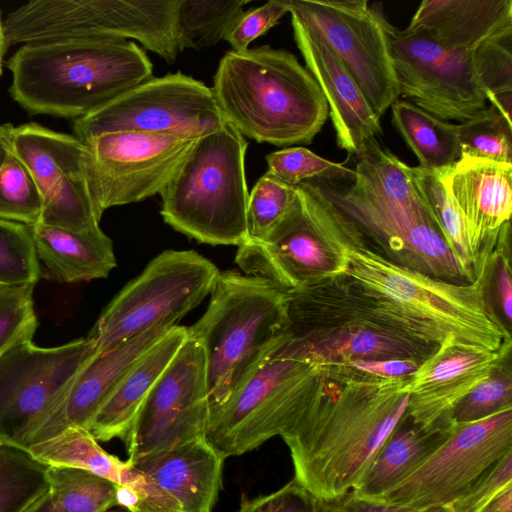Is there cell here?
<instances>
[{"instance_id": "6da1fadb", "label": "cell", "mask_w": 512, "mask_h": 512, "mask_svg": "<svg viewBox=\"0 0 512 512\" xmlns=\"http://www.w3.org/2000/svg\"><path fill=\"white\" fill-rule=\"evenodd\" d=\"M317 397L283 441L294 479L315 499L358 488L379 449L406 418L408 377L364 373L349 365L322 366Z\"/></svg>"}, {"instance_id": "7a4b0ae2", "label": "cell", "mask_w": 512, "mask_h": 512, "mask_svg": "<svg viewBox=\"0 0 512 512\" xmlns=\"http://www.w3.org/2000/svg\"><path fill=\"white\" fill-rule=\"evenodd\" d=\"M484 261L471 283H453L402 267L367 240L346 252L343 276L380 314L410 338L438 346L447 338L492 351L511 348V335L485 292Z\"/></svg>"}, {"instance_id": "3957f363", "label": "cell", "mask_w": 512, "mask_h": 512, "mask_svg": "<svg viewBox=\"0 0 512 512\" xmlns=\"http://www.w3.org/2000/svg\"><path fill=\"white\" fill-rule=\"evenodd\" d=\"M9 93L30 114L80 118L153 77L135 42L54 39L26 43L7 61Z\"/></svg>"}, {"instance_id": "277c9868", "label": "cell", "mask_w": 512, "mask_h": 512, "mask_svg": "<svg viewBox=\"0 0 512 512\" xmlns=\"http://www.w3.org/2000/svg\"><path fill=\"white\" fill-rule=\"evenodd\" d=\"M211 88L225 121L244 137L277 147L309 144L329 108L314 77L287 50L268 45L227 52Z\"/></svg>"}, {"instance_id": "5b68a950", "label": "cell", "mask_w": 512, "mask_h": 512, "mask_svg": "<svg viewBox=\"0 0 512 512\" xmlns=\"http://www.w3.org/2000/svg\"><path fill=\"white\" fill-rule=\"evenodd\" d=\"M209 295L206 311L187 328L204 353L213 408L289 338L288 293L264 279L225 270L219 271Z\"/></svg>"}, {"instance_id": "8992f818", "label": "cell", "mask_w": 512, "mask_h": 512, "mask_svg": "<svg viewBox=\"0 0 512 512\" xmlns=\"http://www.w3.org/2000/svg\"><path fill=\"white\" fill-rule=\"evenodd\" d=\"M288 340L280 350L318 366L354 360L422 363L437 346L418 342L338 276L288 293Z\"/></svg>"}, {"instance_id": "52a82bcc", "label": "cell", "mask_w": 512, "mask_h": 512, "mask_svg": "<svg viewBox=\"0 0 512 512\" xmlns=\"http://www.w3.org/2000/svg\"><path fill=\"white\" fill-rule=\"evenodd\" d=\"M246 149L244 136L227 121L197 138L160 193L164 222L201 243L242 245L249 199Z\"/></svg>"}, {"instance_id": "ba28073f", "label": "cell", "mask_w": 512, "mask_h": 512, "mask_svg": "<svg viewBox=\"0 0 512 512\" xmlns=\"http://www.w3.org/2000/svg\"><path fill=\"white\" fill-rule=\"evenodd\" d=\"M364 241L354 223L310 180L296 186L292 207L264 239L238 247L235 262L244 274L290 293L341 276L347 250Z\"/></svg>"}, {"instance_id": "9c48e42d", "label": "cell", "mask_w": 512, "mask_h": 512, "mask_svg": "<svg viewBox=\"0 0 512 512\" xmlns=\"http://www.w3.org/2000/svg\"><path fill=\"white\" fill-rule=\"evenodd\" d=\"M280 347L226 401L209 410L205 437L225 459L275 436H289L317 397L323 367Z\"/></svg>"}, {"instance_id": "30bf717a", "label": "cell", "mask_w": 512, "mask_h": 512, "mask_svg": "<svg viewBox=\"0 0 512 512\" xmlns=\"http://www.w3.org/2000/svg\"><path fill=\"white\" fill-rule=\"evenodd\" d=\"M313 181L388 260L453 283L475 280L476 274L448 246L429 202L401 203L354 181Z\"/></svg>"}, {"instance_id": "8fae6325", "label": "cell", "mask_w": 512, "mask_h": 512, "mask_svg": "<svg viewBox=\"0 0 512 512\" xmlns=\"http://www.w3.org/2000/svg\"><path fill=\"white\" fill-rule=\"evenodd\" d=\"M219 273L193 250H166L106 306L87 337L104 353L161 325L174 326L210 294Z\"/></svg>"}, {"instance_id": "7c38bea8", "label": "cell", "mask_w": 512, "mask_h": 512, "mask_svg": "<svg viewBox=\"0 0 512 512\" xmlns=\"http://www.w3.org/2000/svg\"><path fill=\"white\" fill-rule=\"evenodd\" d=\"M289 13L335 54L379 118L399 99L392 24L380 9L366 0H289Z\"/></svg>"}, {"instance_id": "4fadbf2b", "label": "cell", "mask_w": 512, "mask_h": 512, "mask_svg": "<svg viewBox=\"0 0 512 512\" xmlns=\"http://www.w3.org/2000/svg\"><path fill=\"white\" fill-rule=\"evenodd\" d=\"M225 122L210 87L181 72L142 82L73 122L81 142L115 131L199 138Z\"/></svg>"}, {"instance_id": "5bb4252c", "label": "cell", "mask_w": 512, "mask_h": 512, "mask_svg": "<svg viewBox=\"0 0 512 512\" xmlns=\"http://www.w3.org/2000/svg\"><path fill=\"white\" fill-rule=\"evenodd\" d=\"M196 140L115 131L82 142L86 182L98 218L108 208L160 194Z\"/></svg>"}, {"instance_id": "9a60e30c", "label": "cell", "mask_w": 512, "mask_h": 512, "mask_svg": "<svg viewBox=\"0 0 512 512\" xmlns=\"http://www.w3.org/2000/svg\"><path fill=\"white\" fill-rule=\"evenodd\" d=\"M512 451V407L451 423L445 441L408 477L370 500L408 507L450 506L485 471Z\"/></svg>"}, {"instance_id": "2e32d148", "label": "cell", "mask_w": 512, "mask_h": 512, "mask_svg": "<svg viewBox=\"0 0 512 512\" xmlns=\"http://www.w3.org/2000/svg\"><path fill=\"white\" fill-rule=\"evenodd\" d=\"M389 47L399 95L434 117L461 123L487 107L473 52L447 48L424 32L389 30Z\"/></svg>"}, {"instance_id": "e0dca14e", "label": "cell", "mask_w": 512, "mask_h": 512, "mask_svg": "<svg viewBox=\"0 0 512 512\" xmlns=\"http://www.w3.org/2000/svg\"><path fill=\"white\" fill-rule=\"evenodd\" d=\"M205 358L189 335L154 384L124 438L128 461L205 437L209 418Z\"/></svg>"}, {"instance_id": "ac0fdd59", "label": "cell", "mask_w": 512, "mask_h": 512, "mask_svg": "<svg viewBox=\"0 0 512 512\" xmlns=\"http://www.w3.org/2000/svg\"><path fill=\"white\" fill-rule=\"evenodd\" d=\"M94 355L86 336L56 347L26 341L0 357V441L15 445Z\"/></svg>"}, {"instance_id": "d6986e66", "label": "cell", "mask_w": 512, "mask_h": 512, "mask_svg": "<svg viewBox=\"0 0 512 512\" xmlns=\"http://www.w3.org/2000/svg\"><path fill=\"white\" fill-rule=\"evenodd\" d=\"M11 149L41 193L40 223L74 231L100 227L84 172V144L78 138L30 122L14 126Z\"/></svg>"}, {"instance_id": "ffe728a7", "label": "cell", "mask_w": 512, "mask_h": 512, "mask_svg": "<svg viewBox=\"0 0 512 512\" xmlns=\"http://www.w3.org/2000/svg\"><path fill=\"white\" fill-rule=\"evenodd\" d=\"M510 349L492 351L447 338L407 378V418L427 431L448 428L457 404L490 376Z\"/></svg>"}, {"instance_id": "44dd1931", "label": "cell", "mask_w": 512, "mask_h": 512, "mask_svg": "<svg viewBox=\"0 0 512 512\" xmlns=\"http://www.w3.org/2000/svg\"><path fill=\"white\" fill-rule=\"evenodd\" d=\"M173 326L161 325L94 355L55 402L15 444L26 448L68 427L90 424L134 364Z\"/></svg>"}, {"instance_id": "7402d4cb", "label": "cell", "mask_w": 512, "mask_h": 512, "mask_svg": "<svg viewBox=\"0 0 512 512\" xmlns=\"http://www.w3.org/2000/svg\"><path fill=\"white\" fill-rule=\"evenodd\" d=\"M295 42L307 70L316 80L329 108L337 145L348 156L362 159L382 146L380 118L335 54L291 17Z\"/></svg>"}, {"instance_id": "603a6c76", "label": "cell", "mask_w": 512, "mask_h": 512, "mask_svg": "<svg viewBox=\"0 0 512 512\" xmlns=\"http://www.w3.org/2000/svg\"><path fill=\"white\" fill-rule=\"evenodd\" d=\"M459 206L476 252L497 244L502 226L512 212V163L461 156L451 167L439 170Z\"/></svg>"}, {"instance_id": "cb8c5ba5", "label": "cell", "mask_w": 512, "mask_h": 512, "mask_svg": "<svg viewBox=\"0 0 512 512\" xmlns=\"http://www.w3.org/2000/svg\"><path fill=\"white\" fill-rule=\"evenodd\" d=\"M224 460L201 437L133 464L175 498L182 512H212L222 486Z\"/></svg>"}, {"instance_id": "d4e9b609", "label": "cell", "mask_w": 512, "mask_h": 512, "mask_svg": "<svg viewBox=\"0 0 512 512\" xmlns=\"http://www.w3.org/2000/svg\"><path fill=\"white\" fill-rule=\"evenodd\" d=\"M510 25L512 0H425L408 27L447 48L472 53Z\"/></svg>"}, {"instance_id": "484cf974", "label": "cell", "mask_w": 512, "mask_h": 512, "mask_svg": "<svg viewBox=\"0 0 512 512\" xmlns=\"http://www.w3.org/2000/svg\"><path fill=\"white\" fill-rule=\"evenodd\" d=\"M187 337V327L174 325L134 364L90 424L98 441L124 440L146 396Z\"/></svg>"}, {"instance_id": "4316f807", "label": "cell", "mask_w": 512, "mask_h": 512, "mask_svg": "<svg viewBox=\"0 0 512 512\" xmlns=\"http://www.w3.org/2000/svg\"><path fill=\"white\" fill-rule=\"evenodd\" d=\"M32 230L38 259L52 280L75 283L106 278L117 264L112 240L100 227L74 231L38 223Z\"/></svg>"}, {"instance_id": "83f0119b", "label": "cell", "mask_w": 512, "mask_h": 512, "mask_svg": "<svg viewBox=\"0 0 512 512\" xmlns=\"http://www.w3.org/2000/svg\"><path fill=\"white\" fill-rule=\"evenodd\" d=\"M449 433L450 426L427 431L406 416L379 449L361 484L351 492L365 500L382 495L416 470Z\"/></svg>"}, {"instance_id": "f1b7e54d", "label": "cell", "mask_w": 512, "mask_h": 512, "mask_svg": "<svg viewBox=\"0 0 512 512\" xmlns=\"http://www.w3.org/2000/svg\"><path fill=\"white\" fill-rule=\"evenodd\" d=\"M392 123L425 170H443L461 158L458 124L440 120L416 105L397 99Z\"/></svg>"}, {"instance_id": "f546056e", "label": "cell", "mask_w": 512, "mask_h": 512, "mask_svg": "<svg viewBox=\"0 0 512 512\" xmlns=\"http://www.w3.org/2000/svg\"><path fill=\"white\" fill-rule=\"evenodd\" d=\"M247 0H177L174 32L178 51L200 50L224 40Z\"/></svg>"}, {"instance_id": "4dcf8cb0", "label": "cell", "mask_w": 512, "mask_h": 512, "mask_svg": "<svg viewBox=\"0 0 512 512\" xmlns=\"http://www.w3.org/2000/svg\"><path fill=\"white\" fill-rule=\"evenodd\" d=\"M25 449L46 466L82 469L109 481L114 479L122 463L104 450L89 430L81 427H68Z\"/></svg>"}, {"instance_id": "1f68e13d", "label": "cell", "mask_w": 512, "mask_h": 512, "mask_svg": "<svg viewBox=\"0 0 512 512\" xmlns=\"http://www.w3.org/2000/svg\"><path fill=\"white\" fill-rule=\"evenodd\" d=\"M46 481L56 512H106L117 507V485L89 471L47 466Z\"/></svg>"}, {"instance_id": "d6a6232c", "label": "cell", "mask_w": 512, "mask_h": 512, "mask_svg": "<svg viewBox=\"0 0 512 512\" xmlns=\"http://www.w3.org/2000/svg\"><path fill=\"white\" fill-rule=\"evenodd\" d=\"M418 183L439 222L441 232L452 250L476 275L481 257L473 247L466 220L444 183L439 170L414 167Z\"/></svg>"}, {"instance_id": "836d02e7", "label": "cell", "mask_w": 512, "mask_h": 512, "mask_svg": "<svg viewBox=\"0 0 512 512\" xmlns=\"http://www.w3.org/2000/svg\"><path fill=\"white\" fill-rule=\"evenodd\" d=\"M46 470L26 449L0 443V512H22L42 494Z\"/></svg>"}, {"instance_id": "e575fe53", "label": "cell", "mask_w": 512, "mask_h": 512, "mask_svg": "<svg viewBox=\"0 0 512 512\" xmlns=\"http://www.w3.org/2000/svg\"><path fill=\"white\" fill-rule=\"evenodd\" d=\"M512 25L483 42L473 60L487 102L511 118L512 92Z\"/></svg>"}, {"instance_id": "d590c367", "label": "cell", "mask_w": 512, "mask_h": 512, "mask_svg": "<svg viewBox=\"0 0 512 512\" xmlns=\"http://www.w3.org/2000/svg\"><path fill=\"white\" fill-rule=\"evenodd\" d=\"M461 156L512 163V123L495 106L458 124Z\"/></svg>"}, {"instance_id": "8d00e7d4", "label": "cell", "mask_w": 512, "mask_h": 512, "mask_svg": "<svg viewBox=\"0 0 512 512\" xmlns=\"http://www.w3.org/2000/svg\"><path fill=\"white\" fill-rule=\"evenodd\" d=\"M43 199L25 164L12 152L0 167V219L34 226L41 221Z\"/></svg>"}, {"instance_id": "74e56055", "label": "cell", "mask_w": 512, "mask_h": 512, "mask_svg": "<svg viewBox=\"0 0 512 512\" xmlns=\"http://www.w3.org/2000/svg\"><path fill=\"white\" fill-rule=\"evenodd\" d=\"M40 276L32 226L0 219V289L35 285Z\"/></svg>"}, {"instance_id": "f35d334b", "label": "cell", "mask_w": 512, "mask_h": 512, "mask_svg": "<svg viewBox=\"0 0 512 512\" xmlns=\"http://www.w3.org/2000/svg\"><path fill=\"white\" fill-rule=\"evenodd\" d=\"M295 199L296 186L285 184L268 172L263 174L249 193L245 242L264 239L288 213Z\"/></svg>"}, {"instance_id": "ab89813d", "label": "cell", "mask_w": 512, "mask_h": 512, "mask_svg": "<svg viewBox=\"0 0 512 512\" xmlns=\"http://www.w3.org/2000/svg\"><path fill=\"white\" fill-rule=\"evenodd\" d=\"M267 172L290 186L305 181H352L354 169L318 156L305 147H287L266 156Z\"/></svg>"}, {"instance_id": "60d3db41", "label": "cell", "mask_w": 512, "mask_h": 512, "mask_svg": "<svg viewBox=\"0 0 512 512\" xmlns=\"http://www.w3.org/2000/svg\"><path fill=\"white\" fill-rule=\"evenodd\" d=\"M35 285L0 289V357L14 346L31 341L38 327L34 310Z\"/></svg>"}, {"instance_id": "b9f144b4", "label": "cell", "mask_w": 512, "mask_h": 512, "mask_svg": "<svg viewBox=\"0 0 512 512\" xmlns=\"http://www.w3.org/2000/svg\"><path fill=\"white\" fill-rule=\"evenodd\" d=\"M512 407V378L501 362L489 377L480 382L454 408L451 423H466L488 417Z\"/></svg>"}, {"instance_id": "7bdbcfd3", "label": "cell", "mask_w": 512, "mask_h": 512, "mask_svg": "<svg viewBox=\"0 0 512 512\" xmlns=\"http://www.w3.org/2000/svg\"><path fill=\"white\" fill-rule=\"evenodd\" d=\"M512 485V451L485 471L451 505V512H481L505 488Z\"/></svg>"}, {"instance_id": "ee69618b", "label": "cell", "mask_w": 512, "mask_h": 512, "mask_svg": "<svg viewBox=\"0 0 512 512\" xmlns=\"http://www.w3.org/2000/svg\"><path fill=\"white\" fill-rule=\"evenodd\" d=\"M286 13H289V0H270L244 11L224 40L234 51H245L256 38L277 25Z\"/></svg>"}, {"instance_id": "f6af8a7d", "label": "cell", "mask_w": 512, "mask_h": 512, "mask_svg": "<svg viewBox=\"0 0 512 512\" xmlns=\"http://www.w3.org/2000/svg\"><path fill=\"white\" fill-rule=\"evenodd\" d=\"M313 498L294 478L271 493L242 498L236 512H314Z\"/></svg>"}, {"instance_id": "bcb514c9", "label": "cell", "mask_w": 512, "mask_h": 512, "mask_svg": "<svg viewBox=\"0 0 512 512\" xmlns=\"http://www.w3.org/2000/svg\"><path fill=\"white\" fill-rule=\"evenodd\" d=\"M314 512H451V507L419 508L393 505L361 499L350 492L330 500L315 499Z\"/></svg>"}, {"instance_id": "7dc6e473", "label": "cell", "mask_w": 512, "mask_h": 512, "mask_svg": "<svg viewBox=\"0 0 512 512\" xmlns=\"http://www.w3.org/2000/svg\"><path fill=\"white\" fill-rule=\"evenodd\" d=\"M421 363L407 359L354 360L349 365L359 371L380 377H409Z\"/></svg>"}, {"instance_id": "c3c4849f", "label": "cell", "mask_w": 512, "mask_h": 512, "mask_svg": "<svg viewBox=\"0 0 512 512\" xmlns=\"http://www.w3.org/2000/svg\"><path fill=\"white\" fill-rule=\"evenodd\" d=\"M481 512H512V485L493 498Z\"/></svg>"}, {"instance_id": "681fc988", "label": "cell", "mask_w": 512, "mask_h": 512, "mask_svg": "<svg viewBox=\"0 0 512 512\" xmlns=\"http://www.w3.org/2000/svg\"><path fill=\"white\" fill-rule=\"evenodd\" d=\"M22 512H56L50 505L47 489L32 501ZM106 512H129L121 507H114Z\"/></svg>"}, {"instance_id": "f907efd6", "label": "cell", "mask_w": 512, "mask_h": 512, "mask_svg": "<svg viewBox=\"0 0 512 512\" xmlns=\"http://www.w3.org/2000/svg\"><path fill=\"white\" fill-rule=\"evenodd\" d=\"M14 126L10 123L0 125V167L11 152V135Z\"/></svg>"}, {"instance_id": "816d5d0a", "label": "cell", "mask_w": 512, "mask_h": 512, "mask_svg": "<svg viewBox=\"0 0 512 512\" xmlns=\"http://www.w3.org/2000/svg\"><path fill=\"white\" fill-rule=\"evenodd\" d=\"M7 48H8V46L6 43L4 27H3V20L1 17V11H0V54L4 55Z\"/></svg>"}, {"instance_id": "f5cc1de1", "label": "cell", "mask_w": 512, "mask_h": 512, "mask_svg": "<svg viewBox=\"0 0 512 512\" xmlns=\"http://www.w3.org/2000/svg\"><path fill=\"white\" fill-rule=\"evenodd\" d=\"M3 56L4 55L0 54V76L2 75Z\"/></svg>"}, {"instance_id": "db71d44e", "label": "cell", "mask_w": 512, "mask_h": 512, "mask_svg": "<svg viewBox=\"0 0 512 512\" xmlns=\"http://www.w3.org/2000/svg\"><path fill=\"white\" fill-rule=\"evenodd\" d=\"M0 443H3V442L0 441Z\"/></svg>"}]
</instances>
